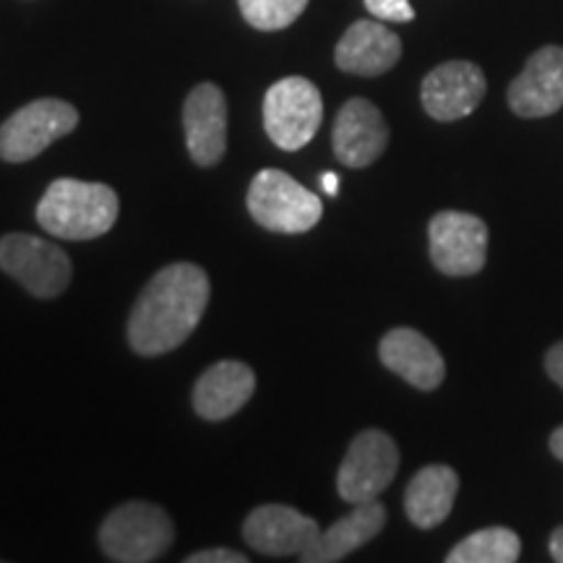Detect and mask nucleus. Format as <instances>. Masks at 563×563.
<instances>
[{
  "mask_svg": "<svg viewBox=\"0 0 563 563\" xmlns=\"http://www.w3.org/2000/svg\"><path fill=\"white\" fill-rule=\"evenodd\" d=\"M186 146L196 165L211 167L228 150V100L217 84H199L183 104Z\"/></svg>",
  "mask_w": 563,
  "mask_h": 563,
  "instance_id": "nucleus-13",
  "label": "nucleus"
},
{
  "mask_svg": "<svg viewBox=\"0 0 563 563\" xmlns=\"http://www.w3.org/2000/svg\"><path fill=\"white\" fill-rule=\"evenodd\" d=\"M456 490H460V477L446 464H428L412 477L405 490V511L407 519L418 530H433L454 509Z\"/></svg>",
  "mask_w": 563,
  "mask_h": 563,
  "instance_id": "nucleus-19",
  "label": "nucleus"
},
{
  "mask_svg": "<svg viewBox=\"0 0 563 563\" xmlns=\"http://www.w3.org/2000/svg\"><path fill=\"white\" fill-rule=\"evenodd\" d=\"M332 146L344 167L361 170L376 162L389 146V125L376 104L352 97L336 112L332 129Z\"/></svg>",
  "mask_w": 563,
  "mask_h": 563,
  "instance_id": "nucleus-12",
  "label": "nucleus"
},
{
  "mask_svg": "<svg viewBox=\"0 0 563 563\" xmlns=\"http://www.w3.org/2000/svg\"><path fill=\"white\" fill-rule=\"evenodd\" d=\"M186 563H249V555L232 551V548H207V551L188 555Z\"/></svg>",
  "mask_w": 563,
  "mask_h": 563,
  "instance_id": "nucleus-23",
  "label": "nucleus"
},
{
  "mask_svg": "<svg viewBox=\"0 0 563 563\" xmlns=\"http://www.w3.org/2000/svg\"><path fill=\"white\" fill-rule=\"evenodd\" d=\"M551 452L555 460L563 462V426L555 428L553 435H551Z\"/></svg>",
  "mask_w": 563,
  "mask_h": 563,
  "instance_id": "nucleus-27",
  "label": "nucleus"
},
{
  "mask_svg": "<svg viewBox=\"0 0 563 563\" xmlns=\"http://www.w3.org/2000/svg\"><path fill=\"white\" fill-rule=\"evenodd\" d=\"M79 125V110L66 100H34L0 125V159L3 162H30L40 157L47 146L68 136Z\"/></svg>",
  "mask_w": 563,
  "mask_h": 563,
  "instance_id": "nucleus-8",
  "label": "nucleus"
},
{
  "mask_svg": "<svg viewBox=\"0 0 563 563\" xmlns=\"http://www.w3.org/2000/svg\"><path fill=\"white\" fill-rule=\"evenodd\" d=\"M245 203L253 222L279 235H302L313 230L323 214L319 196L282 170L258 173L251 180Z\"/></svg>",
  "mask_w": 563,
  "mask_h": 563,
  "instance_id": "nucleus-4",
  "label": "nucleus"
},
{
  "mask_svg": "<svg viewBox=\"0 0 563 563\" xmlns=\"http://www.w3.org/2000/svg\"><path fill=\"white\" fill-rule=\"evenodd\" d=\"M522 555V540L509 527H485L456 543L449 563H514Z\"/></svg>",
  "mask_w": 563,
  "mask_h": 563,
  "instance_id": "nucleus-20",
  "label": "nucleus"
},
{
  "mask_svg": "<svg viewBox=\"0 0 563 563\" xmlns=\"http://www.w3.org/2000/svg\"><path fill=\"white\" fill-rule=\"evenodd\" d=\"M209 302L201 266L178 262L154 274L129 319V342L139 355L157 357L180 347L196 332Z\"/></svg>",
  "mask_w": 563,
  "mask_h": 563,
  "instance_id": "nucleus-1",
  "label": "nucleus"
},
{
  "mask_svg": "<svg viewBox=\"0 0 563 563\" xmlns=\"http://www.w3.org/2000/svg\"><path fill=\"white\" fill-rule=\"evenodd\" d=\"M378 357L386 368L420 391L439 389L446 378V363H443L441 352L418 329L397 327L384 334L378 344Z\"/></svg>",
  "mask_w": 563,
  "mask_h": 563,
  "instance_id": "nucleus-15",
  "label": "nucleus"
},
{
  "mask_svg": "<svg viewBox=\"0 0 563 563\" xmlns=\"http://www.w3.org/2000/svg\"><path fill=\"white\" fill-rule=\"evenodd\" d=\"M485 89L488 84L481 66L470 60H449L422 79L420 100L433 121L452 123L473 115L483 102Z\"/></svg>",
  "mask_w": 563,
  "mask_h": 563,
  "instance_id": "nucleus-10",
  "label": "nucleus"
},
{
  "mask_svg": "<svg viewBox=\"0 0 563 563\" xmlns=\"http://www.w3.org/2000/svg\"><path fill=\"white\" fill-rule=\"evenodd\" d=\"M431 262L446 277H473L488 258V228L467 211H439L428 224Z\"/></svg>",
  "mask_w": 563,
  "mask_h": 563,
  "instance_id": "nucleus-9",
  "label": "nucleus"
},
{
  "mask_svg": "<svg viewBox=\"0 0 563 563\" xmlns=\"http://www.w3.org/2000/svg\"><path fill=\"white\" fill-rule=\"evenodd\" d=\"M386 525V506L378 501L357 504L347 517L336 519L329 530H321L316 543L300 555L302 563H336L371 543Z\"/></svg>",
  "mask_w": 563,
  "mask_h": 563,
  "instance_id": "nucleus-18",
  "label": "nucleus"
},
{
  "mask_svg": "<svg viewBox=\"0 0 563 563\" xmlns=\"http://www.w3.org/2000/svg\"><path fill=\"white\" fill-rule=\"evenodd\" d=\"M121 214L118 194L104 183L58 178L37 203V222L58 241H95L112 230Z\"/></svg>",
  "mask_w": 563,
  "mask_h": 563,
  "instance_id": "nucleus-2",
  "label": "nucleus"
},
{
  "mask_svg": "<svg viewBox=\"0 0 563 563\" xmlns=\"http://www.w3.org/2000/svg\"><path fill=\"white\" fill-rule=\"evenodd\" d=\"M256 391V373L241 361L214 363L194 386V410L209 422L241 412Z\"/></svg>",
  "mask_w": 563,
  "mask_h": 563,
  "instance_id": "nucleus-17",
  "label": "nucleus"
},
{
  "mask_svg": "<svg viewBox=\"0 0 563 563\" xmlns=\"http://www.w3.org/2000/svg\"><path fill=\"white\" fill-rule=\"evenodd\" d=\"M321 188L329 196H336V194H340V178H336L334 173H323L321 175Z\"/></svg>",
  "mask_w": 563,
  "mask_h": 563,
  "instance_id": "nucleus-26",
  "label": "nucleus"
},
{
  "mask_svg": "<svg viewBox=\"0 0 563 563\" xmlns=\"http://www.w3.org/2000/svg\"><path fill=\"white\" fill-rule=\"evenodd\" d=\"M0 269L40 300L58 298L74 277V264L60 245L26 232L0 238Z\"/></svg>",
  "mask_w": 563,
  "mask_h": 563,
  "instance_id": "nucleus-5",
  "label": "nucleus"
},
{
  "mask_svg": "<svg viewBox=\"0 0 563 563\" xmlns=\"http://www.w3.org/2000/svg\"><path fill=\"white\" fill-rule=\"evenodd\" d=\"M321 527L316 519L285 504H266L249 514L243 522V538L256 553L272 559H287L308 551L319 538Z\"/></svg>",
  "mask_w": 563,
  "mask_h": 563,
  "instance_id": "nucleus-11",
  "label": "nucleus"
},
{
  "mask_svg": "<svg viewBox=\"0 0 563 563\" xmlns=\"http://www.w3.org/2000/svg\"><path fill=\"white\" fill-rule=\"evenodd\" d=\"M402 58V40L382 21H355L336 42V68L355 76H382Z\"/></svg>",
  "mask_w": 563,
  "mask_h": 563,
  "instance_id": "nucleus-16",
  "label": "nucleus"
},
{
  "mask_svg": "<svg viewBox=\"0 0 563 563\" xmlns=\"http://www.w3.org/2000/svg\"><path fill=\"white\" fill-rule=\"evenodd\" d=\"M548 548H551L553 561L563 563V525L559 527V530H555V532L551 534V543H548Z\"/></svg>",
  "mask_w": 563,
  "mask_h": 563,
  "instance_id": "nucleus-25",
  "label": "nucleus"
},
{
  "mask_svg": "<svg viewBox=\"0 0 563 563\" xmlns=\"http://www.w3.org/2000/svg\"><path fill=\"white\" fill-rule=\"evenodd\" d=\"M323 121L321 91L302 76H287L264 97V129L279 150L298 152L311 144Z\"/></svg>",
  "mask_w": 563,
  "mask_h": 563,
  "instance_id": "nucleus-6",
  "label": "nucleus"
},
{
  "mask_svg": "<svg viewBox=\"0 0 563 563\" xmlns=\"http://www.w3.org/2000/svg\"><path fill=\"white\" fill-rule=\"evenodd\" d=\"M545 371H548V376H551L553 382L559 384L561 389H563V342L553 344V347L548 350V355H545Z\"/></svg>",
  "mask_w": 563,
  "mask_h": 563,
  "instance_id": "nucleus-24",
  "label": "nucleus"
},
{
  "mask_svg": "<svg viewBox=\"0 0 563 563\" xmlns=\"http://www.w3.org/2000/svg\"><path fill=\"white\" fill-rule=\"evenodd\" d=\"M399 470V449L389 433L368 431L352 439L336 473V490L350 506L376 501L389 488Z\"/></svg>",
  "mask_w": 563,
  "mask_h": 563,
  "instance_id": "nucleus-7",
  "label": "nucleus"
},
{
  "mask_svg": "<svg viewBox=\"0 0 563 563\" xmlns=\"http://www.w3.org/2000/svg\"><path fill=\"white\" fill-rule=\"evenodd\" d=\"M509 108L519 118H548L563 108V47L548 45L530 55L509 87Z\"/></svg>",
  "mask_w": 563,
  "mask_h": 563,
  "instance_id": "nucleus-14",
  "label": "nucleus"
},
{
  "mask_svg": "<svg viewBox=\"0 0 563 563\" xmlns=\"http://www.w3.org/2000/svg\"><path fill=\"white\" fill-rule=\"evenodd\" d=\"M175 525L162 506L129 501L112 509L100 525V545L110 561L150 563L170 551Z\"/></svg>",
  "mask_w": 563,
  "mask_h": 563,
  "instance_id": "nucleus-3",
  "label": "nucleus"
},
{
  "mask_svg": "<svg viewBox=\"0 0 563 563\" xmlns=\"http://www.w3.org/2000/svg\"><path fill=\"white\" fill-rule=\"evenodd\" d=\"M365 9L378 21H391V24H407L415 19L410 0H365Z\"/></svg>",
  "mask_w": 563,
  "mask_h": 563,
  "instance_id": "nucleus-22",
  "label": "nucleus"
},
{
  "mask_svg": "<svg viewBox=\"0 0 563 563\" xmlns=\"http://www.w3.org/2000/svg\"><path fill=\"white\" fill-rule=\"evenodd\" d=\"M243 19L258 32H279L300 19L308 0H238Z\"/></svg>",
  "mask_w": 563,
  "mask_h": 563,
  "instance_id": "nucleus-21",
  "label": "nucleus"
}]
</instances>
